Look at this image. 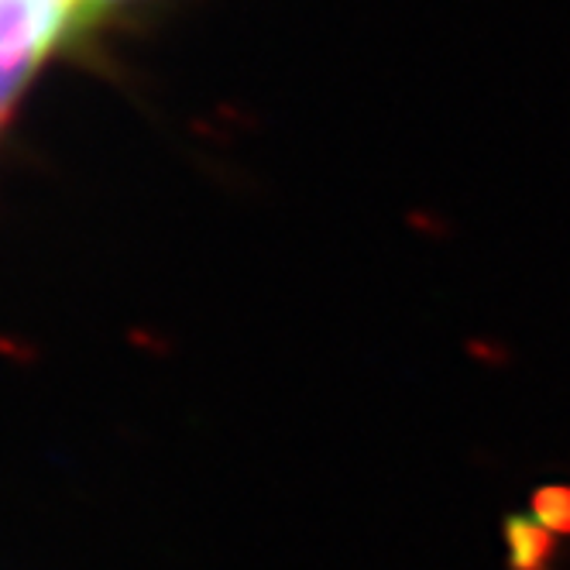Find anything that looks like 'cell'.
Returning <instances> with one entry per match:
<instances>
[{"instance_id": "cell-4", "label": "cell", "mask_w": 570, "mask_h": 570, "mask_svg": "<svg viewBox=\"0 0 570 570\" xmlns=\"http://www.w3.org/2000/svg\"><path fill=\"white\" fill-rule=\"evenodd\" d=\"M537 512H540V522L553 533H570V492L557 488V492H543L537 499Z\"/></svg>"}, {"instance_id": "cell-2", "label": "cell", "mask_w": 570, "mask_h": 570, "mask_svg": "<svg viewBox=\"0 0 570 570\" xmlns=\"http://www.w3.org/2000/svg\"><path fill=\"white\" fill-rule=\"evenodd\" d=\"M509 553H512V570H547L553 540L547 533V525L537 519H509Z\"/></svg>"}, {"instance_id": "cell-1", "label": "cell", "mask_w": 570, "mask_h": 570, "mask_svg": "<svg viewBox=\"0 0 570 570\" xmlns=\"http://www.w3.org/2000/svg\"><path fill=\"white\" fill-rule=\"evenodd\" d=\"M72 24L76 0H0V131Z\"/></svg>"}, {"instance_id": "cell-3", "label": "cell", "mask_w": 570, "mask_h": 570, "mask_svg": "<svg viewBox=\"0 0 570 570\" xmlns=\"http://www.w3.org/2000/svg\"><path fill=\"white\" fill-rule=\"evenodd\" d=\"M151 4V0H76V24H72V42H87L90 35L107 31L125 14Z\"/></svg>"}]
</instances>
